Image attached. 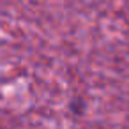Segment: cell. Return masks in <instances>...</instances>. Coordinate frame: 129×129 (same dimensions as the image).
I'll list each match as a JSON object with an SVG mask.
<instances>
[]
</instances>
